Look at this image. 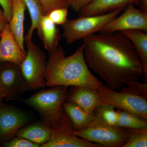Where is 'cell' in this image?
Returning <instances> with one entry per match:
<instances>
[{"label": "cell", "mask_w": 147, "mask_h": 147, "mask_svg": "<svg viewBox=\"0 0 147 147\" xmlns=\"http://www.w3.org/2000/svg\"><path fill=\"white\" fill-rule=\"evenodd\" d=\"M93 0H72V3L70 5L74 10L76 12H80Z\"/></svg>", "instance_id": "cell-29"}, {"label": "cell", "mask_w": 147, "mask_h": 147, "mask_svg": "<svg viewBox=\"0 0 147 147\" xmlns=\"http://www.w3.org/2000/svg\"><path fill=\"white\" fill-rule=\"evenodd\" d=\"M5 95L4 92L0 85V102L2 101L3 98H5Z\"/></svg>", "instance_id": "cell-32"}, {"label": "cell", "mask_w": 147, "mask_h": 147, "mask_svg": "<svg viewBox=\"0 0 147 147\" xmlns=\"http://www.w3.org/2000/svg\"><path fill=\"white\" fill-rule=\"evenodd\" d=\"M63 108L76 131L87 128L95 118L94 113H87L78 105L67 100L64 103Z\"/></svg>", "instance_id": "cell-19"}, {"label": "cell", "mask_w": 147, "mask_h": 147, "mask_svg": "<svg viewBox=\"0 0 147 147\" xmlns=\"http://www.w3.org/2000/svg\"><path fill=\"white\" fill-rule=\"evenodd\" d=\"M66 100L76 104L90 114L93 113L101 104L98 90L88 87H70Z\"/></svg>", "instance_id": "cell-12"}, {"label": "cell", "mask_w": 147, "mask_h": 147, "mask_svg": "<svg viewBox=\"0 0 147 147\" xmlns=\"http://www.w3.org/2000/svg\"><path fill=\"white\" fill-rule=\"evenodd\" d=\"M30 120L26 113L13 106L0 102V144L16 136L18 130Z\"/></svg>", "instance_id": "cell-10"}, {"label": "cell", "mask_w": 147, "mask_h": 147, "mask_svg": "<svg viewBox=\"0 0 147 147\" xmlns=\"http://www.w3.org/2000/svg\"><path fill=\"white\" fill-rule=\"evenodd\" d=\"M42 7V14L47 15L55 9L67 7L69 4L65 0H38Z\"/></svg>", "instance_id": "cell-25"}, {"label": "cell", "mask_w": 147, "mask_h": 147, "mask_svg": "<svg viewBox=\"0 0 147 147\" xmlns=\"http://www.w3.org/2000/svg\"><path fill=\"white\" fill-rule=\"evenodd\" d=\"M130 4H140V0H93L80 11V16L100 15L122 9Z\"/></svg>", "instance_id": "cell-14"}, {"label": "cell", "mask_w": 147, "mask_h": 147, "mask_svg": "<svg viewBox=\"0 0 147 147\" xmlns=\"http://www.w3.org/2000/svg\"><path fill=\"white\" fill-rule=\"evenodd\" d=\"M51 134L50 127L42 121L23 127L18 130L16 136L25 138L41 146L50 140Z\"/></svg>", "instance_id": "cell-17"}, {"label": "cell", "mask_w": 147, "mask_h": 147, "mask_svg": "<svg viewBox=\"0 0 147 147\" xmlns=\"http://www.w3.org/2000/svg\"><path fill=\"white\" fill-rule=\"evenodd\" d=\"M0 5L9 23L12 15V0H0Z\"/></svg>", "instance_id": "cell-28"}, {"label": "cell", "mask_w": 147, "mask_h": 147, "mask_svg": "<svg viewBox=\"0 0 147 147\" xmlns=\"http://www.w3.org/2000/svg\"><path fill=\"white\" fill-rule=\"evenodd\" d=\"M128 129V139L123 147H147V128Z\"/></svg>", "instance_id": "cell-23"}, {"label": "cell", "mask_w": 147, "mask_h": 147, "mask_svg": "<svg viewBox=\"0 0 147 147\" xmlns=\"http://www.w3.org/2000/svg\"><path fill=\"white\" fill-rule=\"evenodd\" d=\"M52 134L42 147H100V145L86 141L72 133L74 128L65 111L57 122L50 126Z\"/></svg>", "instance_id": "cell-8"}, {"label": "cell", "mask_w": 147, "mask_h": 147, "mask_svg": "<svg viewBox=\"0 0 147 147\" xmlns=\"http://www.w3.org/2000/svg\"><path fill=\"white\" fill-rule=\"evenodd\" d=\"M49 55L45 86H85L98 90L103 85L90 70L84 57L83 45L68 57H66L63 49L59 46Z\"/></svg>", "instance_id": "cell-2"}, {"label": "cell", "mask_w": 147, "mask_h": 147, "mask_svg": "<svg viewBox=\"0 0 147 147\" xmlns=\"http://www.w3.org/2000/svg\"><path fill=\"white\" fill-rule=\"evenodd\" d=\"M4 147H38L40 145L33 143L23 137H17L5 142L2 144Z\"/></svg>", "instance_id": "cell-27"}, {"label": "cell", "mask_w": 147, "mask_h": 147, "mask_svg": "<svg viewBox=\"0 0 147 147\" xmlns=\"http://www.w3.org/2000/svg\"><path fill=\"white\" fill-rule=\"evenodd\" d=\"M1 33H0V38H1Z\"/></svg>", "instance_id": "cell-34"}, {"label": "cell", "mask_w": 147, "mask_h": 147, "mask_svg": "<svg viewBox=\"0 0 147 147\" xmlns=\"http://www.w3.org/2000/svg\"><path fill=\"white\" fill-rule=\"evenodd\" d=\"M142 5V10L147 13V0H140Z\"/></svg>", "instance_id": "cell-31"}, {"label": "cell", "mask_w": 147, "mask_h": 147, "mask_svg": "<svg viewBox=\"0 0 147 147\" xmlns=\"http://www.w3.org/2000/svg\"><path fill=\"white\" fill-rule=\"evenodd\" d=\"M89 67L111 89L144 78L142 62L131 41L120 32H98L83 39Z\"/></svg>", "instance_id": "cell-1"}, {"label": "cell", "mask_w": 147, "mask_h": 147, "mask_svg": "<svg viewBox=\"0 0 147 147\" xmlns=\"http://www.w3.org/2000/svg\"><path fill=\"white\" fill-rule=\"evenodd\" d=\"M135 5L133 4L128 5L123 13L106 24L100 32L113 33L133 30L147 32V13Z\"/></svg>", "instance_id": "cell-9"}, {"label": "cell", "mask_w": 147, "mask_h": 147, "mask_svg": "<svg viewBox=\"0 0 147 147\" xmlns=\"http://www.w3.org/2000/svg\"><path fill=\"white\" fill-rule=\"evenodd\" d=\"M37 33L44 48L51 53L59 46L60 34L59 29L47 15H42Z\"/></svg>", "instance_id": "cell-16"}, {"label": "cell", "mask_w": 147, "mask_h": 147, "mask_svg": "<svg viewBox=\"0 0 147 147\" xmlns=\"http://www.w3.org/2000/svg\"><path fill=\"white\" fill-rule=\"evenodd\" d=\"M120 32L131 41L142 62L144 82H147V33L140 30H127Z\"/></svg>", "instance_id": "cell-18"}, {"label": "cell", "mask_w": 147, "mask_h": 147, "mask_svg": "<svg viewBox=\"0 0 147 147\" xmlns=\"http://www.w3.org/2000/svg\"><path fill=\"white\" fill-rule=\"evenodd\" d=\"M65 1H67V2L69 3V5L70 6L71 5V3H72V0H65Z\"/></svg>", "instance_id": "cell-33"}, {"label": "cell", "mask_w": 147, "mask_h": 147, "mask_svg": "<svg viewBox=\"0 0 147 147\" xmlns=\"http://www.w3.org/2000/svg\"><path fill=\"white\" fill-rule=\"evenodd\" d=\"M119 90L127 92L147 99V82L130 81L127 82Z\"/></svg>", "instance_id": "cell-24"}, {"label": "cell", "mask_w": 147, "mask_h": 147, "mask_svg": "<svg viewBox=\"0 0 147 147\" xmlns=\"http://www.w3.org/2000/svg\"><path fill=\"white\" fill-rule=\"evenodd\" d=\"M47 15L55 25L62 26L67 20V7L55 9Z\"/></svg>", "instance_id": "cell-26"}, {"label": "cell", "mask_w": 147, "mask_h": 147, "mask_svg": "<svg viewBox=\"0 0 147 147\" xmlns=\"http://www.w3.org/2000/svg\"><path fill=\"white\" fill-rule=\"evenodd\" d=\"M12 12L9 22L11 31L24 53H26L24 47V21L26 6L24 0H12Z\"/></svg>", "instance_id": "cell-15"}, {"label": "cell", "mask_w": 147, "mask_h": 147, "mask_svg": "<svg viewBox=\"0 0 147 147\" xmlns=\"http://www.w3.org/2000/svg\"><path fill=\"white\" fill-rule=\"evenodd\" d=\"M116 109L112 105L101 104L96 109L93 113L96 117L105 123L117 126L118 113Z\"/></svg>", "instance_id": "cell-22"}, {"label": "cell", "mask_w": 147, "mask_h": 147, "mask_svg": "<svg viewBox=\"0 0 147 147\" xmlns=\"http://www.w3.org/2000/svg\"><path fill=\"white\" fill-rule=\"evenodd\" d=\"M72 133L88 142L105 147H123L129 137L128 129L110 125L95 116L87 128L79 131L74 130Z\"/></svg>", "instance_id": "cell-5"}, {"label": "cell", "mask_w": 147, "mask_h": 147, "mask_svg": "<svg viewBox=\"0 0 147 147\" xmlns=\"http://www.w3.org/2000/svg\"><path fill=\"white\" fill-rule=\"evenodd\" d=\"M27 52L19 65L21 73L29 90H35L45 86L47 69L45 54L32 40H26Z\"/></svg>", "instance_id": "cell-6"}, {"label": "cell", "mask_w": 147, "mask_h": 147, "mask_svg": "<svg viewBox=\"0 0 147 147\" xmlns=\"http://www.w3.org/2000/svg\"><path fill=\"white\" fill-rule=\"evenodd\" d=\"M122 9L109 13L92 15L80 16L79 18L67 20L63 25V36L68 44L84 39L100 32L106 24L119 15Z\"/></svg>", "instance_id": "cell-4"}, {"label": "cell", "mask_w": 147, "mask_h": 147, "mask_svg": "<svg viewBox=\"0 0 147 147\" xmlns=\"http://www.w3.org/2000/svg\"><path fill=\"white\" fill-rule=\"evenodd\" d=\"M101 104L137 114L147 119V99L127 92L111 89L103 84L98 89Z\"/></svg>", "instance_id": "cell-7"}, {"label": "cell", "mask_w": 147, "mask_h": 147, "mask_svg": "<svg viewBox=\"0 0 147 147\" xmlns=\"http://www.w3.org/2000/svg\"><path fill=\"white\" fill-rule=\"evenodd\" d=\"M68 91L67 87H52L38 92L24 102L36 110L42 121L50 127L63 113V105L67 99Z\"/></svg>", "instance_id": "cell-3"}, {"label": "cell", "mask_w": 147, "mask_h": 147, "mask_svg": "<svg viewBox=\"0 0 147 147\" xmlns=\"http://www.w3.org/2000/svg\"><path fill=\"white\" fill-rule=\"evenodd\" d=\"M117 126L129 129L147 128V119L137 114L117 109Z\"/></svg>", "instance_id": "cell-20"}, {"label": "cell", "mask_w": 147, "mask_h": 147, "mask_svg": "<svg viewBox=\"0 0 147 147\" xmlns=\"http://www.w3.org/2000/svg\"><path fill=\"white\" fill-rule=\"evenodd\" d=\"M0 38V63H11L20 65L26 54L19 47L9 23L1 32Z\"/></svg>", "instance_id": "cell-13"}, {"label": "cell", "mask_w": 147, "mask_h": 147, "mask_svg": "<svg viewBox=\"0 0 147 147\" xmlns=\"http://www.w3.org/2000/svg\"><path fill=\"white\" fill-rule=\"evenodd\" d=\"M3 63L0 65V85L4 92L5 98H14L29 90L19 65L11 63Z\"/></svg>", "instance_id": "cell-11"}, {"label": "cell", "mask_w": 147, "mask_h": 147, "mask_svg": "<svg viewBox=\"0 0 147 147\" xmlns=\"http://www.w3.org/2000/svg\"><path fill=\"white\" fill-rule=\"evenodd\" d=\"M30 13L32 23L28 33L24 37L25 40H32L34 32L39 28L42 14V7L38 0H24Z\"/></svg>", "instance_id": "cell-21"}, {"label": "cell", "mask_w": 147, "mask_h": 147, "mask_svg": "<svg viewBox=\"0 0 147 147\" xmlns=\"http://www.w3.org/2000/svg\"><path fill=\"white\" fill-rule=\"evenodd\" d=\"M8 23L2 9H0V33H1Z\"/></svg>", "instance_id": "cell-30"}]
</instances>
